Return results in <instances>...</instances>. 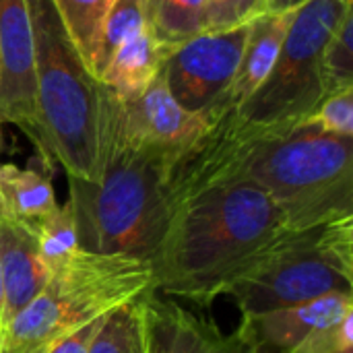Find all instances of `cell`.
<instances>
[{"label":"cell","mask_w":353,"mask_h":353,"mask_svg":"<svg viewBox=\"0 0 353 353\" xmlns=\"http://www.w3.org/2000/svg\"><path fill=\"white\" fill-rule=\"evenodd\" d=\"M248 29L250 23L230 31H203L168 52L161 77L184 110L209 120L221 114Z\"/></svg>","instance_id":"obj_7"},{"label":"cell","mask_w":353,"mask_h":353,"mask_svg":"<svg viewBox=\"0 0 353 353\" xmlns=\"http://www.w3.org/2000/svg\"><path fill=\"white\" fill-rule=\"evenodd\" d=\"M66 31L79 48L89 70L93 68L99 29L114 0H52ZM93 74V72H91Z\"/></svg>","instance_id":"obj_18"},{"label":"cell","mask_w":353,"mask_h":353,"mask_svg":"<svg viewBox=\"0 0 353 353\" xmlns=\"http://www.w3.org/2000/svg\"><path fill=\"white\" fill-rule=\"evenodd\" d=\"M108 314H110V312H108ZM103 319H105V316H99V319L87 323V325H83L81 329L72 331L70 335L58 339L54 345L48 347V352L46 353H87L89 345H91V339L95 337V333H97V329L101 327Z\"/></svg>","instance_id":"obj_25"},{"label":"cell","mask_w":353,"mask_h":353,"mask_svg":"<svg viewBox=\"0 0 353 353\" xmlns=\"http://www.w3.org/2000/svg\"><path fill=\"white\" fill-rule=\"evenodd\" d=\"M283 230L281 209L256 184H209L174 207L149 259L153 285L209 308L232 277Z\"/></svg>","instance_id":"obj_1"},{"label":"cell","mask_w":353,"mask_h":353,"mask_svg":"<svg viewBox=\"0 0 353 353\" xmlns=\"http://www.w3.org/2000/svg\"><path fill=\"white\" fill-rule=\"evenodd\" d=\"M141 314L143 353H252L238 331L225 335L211 321L159 300L155 290L141 296Z\"/></svg>","instance_id":"obj_9"},{"label":"cell","mask_w":353,"mask_h":353,"mask_svg":"<svg viewBox=\"0 0 353 353\" xmlns=\"http://www.w3.org/2000/svg\"><path fill=\"white\" fill-rule=\"evenodd\" d=\"M50 172V165L19 168L0 163V211L35 232L58 209Z\"/></svg>","instance_id":"obj_15"},{"label":"cell","mask_w":353,"mask_h":353,"mask_svg":"<svg viewBox=\"0 0 353 353\" xmlns=\"http://www.w3.org/2000/svg\"><path fill=\"white\" fill-rule=\"evenodd\" d=\"M339 353H353V350H345V352H339Z\"/></svg>","instance_id":"obj_29"},{"label":"cell","mask_w":353,"mask_h":353,"mask_svg":"<svg viewBox=\"0 0 353 353\" xmlns=\"http://www.w3.org/2000/svg\"><path fill=\"white\" fill-rule=\"evenodd\" d=\"M149 290L155 285L147 261L79 250L6 325L0 353H46L58 339Z\"/></svg>","instance_id":"obj_4"},{"label":"cell","mask_w":353,"mask_h":353,"mask_svg":"<svg viewBox=\"0 0 353 353\" xmlns=\"http://www.w3.org/2000/svg\"><path fill=\"white\" fill-rule=\"evenodd\" d=\"M37 103V157L70 178L99 176L101 83L91 74L52 0H27Z\"/></svg>","instance_id":"obj_3"},{"label":"cell","mask_w":353,"mask_h":353,"mask_svg":"<svg viewBox=\"0 0 353 353\" xmlns=\"http://www.w3.org/2000/svg\"><path fill=\"white\" fill-rule=\"evenodd\" d=\"M242 314L353 296V217L283 230L225 285Z\"/></svg>","instance_id":"obj_5"},{"label":"cell","mask_w":353,"mask_h":353,"mask_svg":"<svg viewBox=\"0 0 353 353\" xmlns=\"http://www.w3.org/2000/svg\"><path fill=\"white\" fill-rule=\"evenodd\" d=\"M35 238L39 246V256L50 267V271H54L81 250L74 217L68 203L62 207L58 205V209L37 225Z\"/></svg>","instance_id":"obj_21"},{"label":"cell","mask_w":353,"mask_h":353,"mask_svg":"<svg viewBox=\"0 0 353 353\" xmlns=\"http://www.w3.org/2000/svg\"><path fill=\"white\" fill-rule=\"evenodd\" d=\"M321 74L325 95L353 87V8L341 17L339 25L325 43Z\"/></svg>","instance_id":"obj_20"},{"label":"cell","mask_w":353,"mask_h":353,"mask_svg":"<svg viewBox=\"0 0 353 353\" xmlns=\"http://www.w3.org/2000/svg\"><path fill=\"white\" fill-rule=\"evenodd\" d=\"M308 0H269V10L271 12H281V10H294L304 6Z\"/></svg>","instance_id":"obj_26"},{"label":"cell","mask_w":353,"mask_h":353,"mask_svg":"<svg viewBox=\"0 0 353 353\" xmlns=\"http://www.w3.org/2000/svg\"><path fill=\"white\" fill-rule=\"evenodd\" d=\"M141 296L105 314L87 353H143Z\"/></svg>","instance_id":"obj_19"},{"label":"cell","mask_w":353,"mask_h":353,"mask_svg":"<svg viewBox=\"0 0 353 353\" xmlns=\"http://www.w3.org/2000/svg\"><path fill=\"white\" fill-rule=\"evenodd\" d=\"M353 314L352 294H329L304 304L242 314L238 335L252 353H290L316 331Z\"/></svg>","instance_id":"obj_10"},{"label":"cell","mask_w":353,"mask_h":353,"mask_svg":"<svg viewBox=\"0 0 353 353\" xmlns=\"http://www.w3.org/2000/svg\"><path fill=\"white\" fill-rule=\"evenodd\" d=\"M2 325H6L43 290L52 271L39 256L35 232L0 211Z\"/></svg>","instance_id":"obj_12"},{"label":"cell","mask_w":353,"mask_h":353,"mask_svg":"<svg viewBox=\"0 0 353 353\" xmlns=\"http://www.w3.org/2000/svg\"><path fill=\"white\" fill-rule=\"evenodd\" d=\"M4 335V325H2V271H0V341Z\"/></svg>","instance_id":"obj_27"},{"label":"cell","mask_w":353,"mask_h":353,"mask_svg":"<svg viewBox=\"0 0 353 353\" xmlns=\"http://www.w3.org/2000/svg\"><path fill=\"white\" fill-rule=\"evenodd\" d=\"M149 27V0H114L99 29L93 77L99 81L114 52L132 35Z\"/></svg>","instance_id":"obj_16"},{"label":"cell","mask_w":353,"mask_h":353,"mask_svg":"<svg viewBox=\"0 0 353 353\" xmlns=\"http://www.w3.org/2000/svg\"><path fill=\"white\" fill-rule=\"evenodd\" d=\"M350 8L353 0H308L300 6L273 68L234 116L256 128H292L308 120L327 97L321 74L325 43Z\"/></svg>","instance_id":"obj_6"},{"label":"cell","mask_w":353,"mask_h":353,"mask_svg":"<svg viewBox=\"0 0 353 353\" xmlns=\"http://www.w3.org/2000/svg\"><path fill=\"white\" fill-rule=\"evenodd\" d=\"M0 124L21 128L37 147L35 56L27 0H0Z\"/></svg>","instance_id":"obj_8"},{"label":"cell","mask_w":353,"mask_h":353,"mask_svg":"<svg viewBox=\"0 0 353 353\" xmlns=\"http://www.w3.org/2000/svg\"><path fill=\"white\" fill-rule=\"evenodd\" d=\"M298 8L281 10V12H265L250 23L246 43L242 50V58L234 77V83L223 99V112L240 108L265 81L269 70L273 68L279 50L288 37V31L296 19Z\"/></svg>","instance_id":"obj_13"},{"label":"cell","mask_w":353,"mask_h":353,"mask_svg":"<svg viewBox=\"0 0 353 353\" xmlns=\"http://www.w3.org/2000/svg\"><path fill=\"white\" fill-rule=\"evenodd\" d=\"M2 126V124H0ZM0 149H2V132H0Z\"/></svg>","instance_id":"obj_28"},{"label":"cell","mask_w":353,"mask_h":353,"mask_svg":"<svg viewBox=\"0 0 353 353\" xmlns=\"http://www.w3.org/2000/svg\"><path fill=\"white\" fill-rule=\"evenodd\" d=\"M207 0H149V27L168 48L205 31Z\"/></svg>","instance_id":"obj_17"},{"label":"cell","mask_w":353,"mask_h":353,"mask_svg":"<svg viewBox=\"0 0 353 353\" xmlns=\"http://www.w3.org/2000/svg\"><path fill=\"white\" fill-rule=\"evenodd\" d=\"M170 50L172 48L163 46L153 35L151 27H147L114 52L99 77V83L118 101H130L155 81Z\"/></svg>","instance_id":"obj_14"},{"label":"cell","mask_w":353,"mask_h":353,"mask_svg":"<svg viewBox=\"0 0 353 353\" xmlns=\"http://www.w3.org/2000/svg\"><path fill=\"white\" fill-rule=\"evenodd\" d=\"M352 325L353 314H350L343 321L316 331L290 353H339L353 350Z\"/></svg>","instance_id":"obj_24"},{"label":"cell","mask_w":353,"mask_h":353,"mask_svg":"<svg viewBox=\"0 0 353 353\" xmlns=\"http://www.w3.org/2000/svg\"><path fill=\"white\" fill-rule=\"evenodd\" d=\"M170 153L132 139L120 120L118 99L101 85L99 176H68V207L81 250L147 261L157 250L172 215Z\"/></svg>","instance_id":"obj_2"},{"label":"cell","mask_w":353,"mask_h":353,"mask_svg":"<svg viewBox=\"0 0 353 353\" xmlns=\"http://www.w3.org/2000/svg\"><path fill=\"white\" fill-rule=\"evenodd\" d=\"M337 137H353V87L327 95L306 120Z\"/></svg>","instance_id":"obj_23"},{"label":"cell","mask_w":353,"mask_h":353,"mask_svg":"<svg viewBox=\"0 0 353 353\" xmlns=\"http://www.w3.org/2000/svg\"><path fill=\"white\" fill-rule=\"evenodd\" d=\"M124 130L151 147L182 155L209 128L211 120L184 110L165 87L161 72L134 99L118 101Z\"/></svg>","instance_id":"obj_11"},{"label":"cell","mask_w":353,"mask_h":353,"mask_svg":"<svg viewBox=\"0 0 353 353\" xmlns=\"http://www.w3.org/2000/svg\"><path fill=\"white\" fill-rule=\"evenodd\" d=\"M269 12V0H207L205 31H230Z\"/></svg>","instance_id":"obj_22"}]
</instances>
